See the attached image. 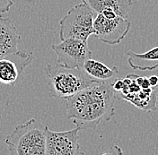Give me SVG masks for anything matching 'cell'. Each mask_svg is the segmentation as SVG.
Returning <instances> with one entry per match:
<instances>
[{
  "instance_id": "5",
  "label": "cell",
  "mask_w": 158,
  "mask_h": 155,
  "mask_svg": "<svg viewBox=\"0 0 158 155\" xmlns=\"http://www.w3.org/2000/svg\"><path fill=\"white\" fill-rule=\"evenodd\" d=\"M51 49L58 57V64L68 67H82L93 56L87 41L74 38L61 40L59 44L52 45Z\"/></svg>"
},
{
  "instance_id": "19",
  "label": "cell",
  "mask_w": 158,
  "mask_h": 155,
  "mask_svg": "<svg viewBox=\"0 0 158 155\" xmlns=\"http://www.w3.org/2000/svg\"><path fill=\"white\" fill-rule=\"evenodd\" d=\"M140 87H141V89H146V88L151 87V86H150V84H149V80H148V78L144 77V80H143V82H142V84H141Z\"/></svg>"
},
{
  "instance_id": "7",
  "label": "cell",
  "mask_w": 158,
  "mask_h": 155,
  "mask_svg": "<svg viewBox=\"0 0 158 155\" xmlns=\"http://www.w3.org/2000/svg\"><path fill=\"white\" fill-rule=\"evenodd\" d=\"M79 127L63 132H55L46 126L45 155L84 154L79 145Z\"/></svg>"
},
{
  "instance_id": "11",
  "label": "cell",
  "mask_w": 158,
  "mask_h": 155,
  "mask_svg": "<svg viewBox=\"0 0 158 155\" xmlns=\"http://www.w3.org/2000/svg\"><path fill=\"white\" fill-rule=\"evenodd\" d=\"M128 63L135 70L152 71L158 68V47L153 48L145 53H136L128 50Z\"/></svg>"
},
{
  "instance_id": "18",
  "label": "cell",
  "mask_w": 158,
  "mask_h": 155,
  "mask_svg": "<svg viewBox=\"0 0 158 155\" xmlns=\"http://www.w3.org/2000/svg\"><path fill=\"white\" fill-rule=\"evenodd\" d=\"M112 153H114V154H121L122 153V152H121V150H120V148L118 147V146H113L112 148H110V150L108 151V152H106L104 154H112Z\"/></svg>"
},
{
  "instance_id": "3",
  "label": "cell",
  "mask_w": 158,
  "mask_h": 155,
  "mask_svg": "<svg viewBox=\"0 0 158 155\" xmlns=\"http://www.w3.org/2000/svg\"><path fill=\"white\" fill-rule=\"evenodd\" d=\"M12 155H45L46 126L35 118L18 125L6 137Z\"/></svg>"
},
{
  "instance_id": "12",
  "label": "cell",
  "mask_w": 158,
  "mask_h": 155,
  "mask_svg": "<svg viewBox=\"0 0 158 155\" xmlns=\"http://www.w3.org/2000/svg\"><path fill=\"white\" fill-rule=\"evenodd\" d=\"M99 14L103 10H112L118 16L127 18L132 6V0H82Z\"/></svg>"
},
{
  "instance_id": "4",
  "label": "cell",
  "mask_w": 158,
  "mask_h": 155,
  "mask_svg": "<svg viewBox=\"0 0 158 155\" xmlns=\"http://www.w3.org/2000/svg\"><path fill=\"white\" fill-rule=\"evenodd\" d=\"M96 14V12L84 2L73 6L59 22L60 40L74 38L87 41L94 32V20Z\"/></svg>"
},
{
  "instance_id": "13",
  "label": "cell",
  "mask_w": 158,
  "mask_h": 155,
  "mask_svg": "<svg viewBox=\"0 0 158 155\" xmlns=\"http://www.w3.org/2000/svg\"><path fill=\"white\" fill-rule=\"evenodd\" d=\"M82 68L89 76L97 81H110L115 77L118 73V68L117 67H109L103 63L92 58L87 59L84 63Z\"/></svg>"
},
{
  "instance_id": "8",
  "label": "cell",
  "mask_w": 158,
  "mask_h": 155,
  "mask_svg": "<svg viewBox=\"0 0 158 155\" xmlns=\"http://www.w3.org/2000/svg\"><path fill=\"white\" fill-rule=\"evenodd\" d=\"M32 59L31 52L20 50L0 58V85L15 86L22 80L24 69Z\"/></svg>"
},
{
  "instance_id": "2",
  "label": "cell",
  "mask_w": 158,
  "mask_h": 155,
  "mask_svg": "<svg viewBox=\"0 0 158 155\" xmlns=\"http://www.w3.org/2000/svg\"><path fill=\"white\" fill-rule=\"evenodd\" d=\"M44 71L49 79L50 98L68 99L97 80L89 76L82 67H68L63 65L47 64Z\"/></svg>"
},
{
  "instance_id": "14",
  "label": "cell",
  "mask_w": 158,
  "mask_h": 155,
  "mask_svg": "<svg viewBox=\"0 0 158 155\" xmlns=\"http://www.w3.org/2000/svg\"><path fill=\"white\" fill-rule=\"evenodd\" d=\"M14 6L13 0H0V14L9 12L10 8Z\"/></svg>"
},
{
  "instance_id": "1",
  "label": "cell",
  "mask_w": 158,
  "mask_h": 155,
  "mask_svg": "<svg viewBox=\"0 0 158 155\" xmlns=\"http://www.w3.org/2000/svg\"><path fill=\"white\" fill-rule=\"evenodd\" d=\"M110 81H97L67 99V117L81 129H95L115 115L117 100Z\"/></svg>"
},
{
  "instance_id": "16",
  "label": "cell",
  "mask_w": 158,
  "mask_h": 155,
  "mask_svg": "<svg viewBox=\"0 0 158 155\" xmlns=\"http://www.w3.org/2000/svg\"><path fill=\"white\" fill-rule=\"evenodd\" d=\"M99 14H102L104 17H106V18H108V19H113V18H115L116 16H118V14L114 12V11H112V10H103L102 12H101V13H99Z\"/></svg>"
},
{
  "instance_id": "10",
  "label": "cell",
  "mask_w": 158,
  "mask_h": 155,
  "mask_svg": "<svg viewBox=\"0 0 158 155\" xmlns=\"http://www.w3.org/2000/svg\"><path fill=\"white\" fill-rule=\"evenodd\" d=\"M145 111H155L157 109L158 91L156 88L140 89L137 93H130L121 98Z\"/></svg>"
},
{
  "instance_id": "6",
  "label": "cell",
  "mask_w": 158,
  "mask_h": 155,
  "mask_svg": "<svg viewBox=\"0 0 158 155\" xmlns=\"http://www.w3.org/2000/svg\"><path fill=\"white\" fill-rule=\"evenodd\" d=\"M131 27V22L124 17L116 16L108 19L102 14H97L94 20V35L102 42L117 45L121 42Z\"/></svg>"
},
{
  "instance_id": "9",
  "label": "cell",
  "mask_w": 158,
  "mask_h": 155,
  "mask_svg": "<svg viewBox=\"0 0 158 155\" xmlns=\"http://www.w3.org/2000/svg\"><path fill=\"white\" fill-rule=\"evenodd\" d=\"M22 38L13 21L0 16V58L18 50Z\"/></svg>"
},
{
  "instance_id": "17",
  "label": "cell",
  "mask_w": 158,
  "mask_h": 155,
  "mask_svg": "<svg viewBox=\"0 0 158 155\" xmlns=\"http://www.w3.org/2000/svg\"><path fill=\"white\" fill-rule=\"evenodd\" d=\"M150 86L153 88H156L158 86V76L157 75H151L148 78Z\"/></svg>"
},
{
  "instance_id": "15",
  "label": "cell",
  "mask_w": 158,
  "mask_h": 155,
  "mask_svg": "<svg viewBox=\"0 0 158 155\" xmlns=\"http://www.w3.org/2000/svg\"><path fill=\"white\" fill-rule=\"evenodd\" d=\"M112 88L114 90V92H120L122 90V88L124 86V83H123V79H118V80H114L111 83Z\"/></svg>"
}]
</instances>
